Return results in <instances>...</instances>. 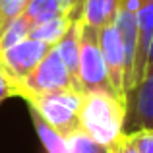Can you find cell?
Here are the masks:
<instances>
[{
	"instance_id": "cell-22",
	"label": "cell",
	"mask_w": 153,
	"mask_h": 153,
	"mask_svg": "<svg viewBox=\"0 0 153 153\" xmlns=\"http://www.w3.org/2000/svg\"><path fill=\"white\" fill-rule=\"evenodd\" d=\"M103 153H118V147H116V143L114 146H108V147H105Z\"/></svg>"
},
{
	"instance_id": "cell-20",
	"label": "cell",
	"mask_w": 153,
	"mask_h": 153,
	"mask_svg": "<svg viewBox=\"0 0 153 153\" xmlns=\"http://www.w3.org/2000/svg\"><path fill=\"white\" fill-rule=\"evenodd\" d=\"M116 147H118V153H138L134 147L130 146V143H128V140L124 138V134L120 136V140L116 142Z\"/></svg>"
},
{
	"instance_id": "cell-15",
	"label": "cell",
	"mask_w": 153,
	"mask_h": 153,
	"mask_svg": "<svg viewBox=\"0 0 153 153\" xmlns=\"http://www.w3.org/2000/svg\"><path fill=\"white\" fill-rule=\"evenodd\" d=\"M66 140H68V153H103L105 149L101 143H97L79 128L72 132Z\"/></svg>"
},
{
	"instance_id": "cell-7",
	"label": "cell",
	"mask_w": 153,
	"mask_h": 153,
	"mask_svg": "<svg viewBox=\"0 0 153 153\" xmlns=\"http://www.w3.org/2000/svg\"><path fill=\"white\" fill-rule=\"evenodd\" d=\"M146 128L153 130V70L126 95L124 134Z\"/></svg>"
},
{
	"instance_id": "cell-1",
	"label": "cell",
	"mask_w": 153,
	"mask_h": 153,
	"mask_svg": "<svg viewBox=\"0 0 153 153\" xmlns=\"http://www.w3.org/2000/svg\"><path fill=\"white\" fill-rule=\"evenodd\" d=\"M126 105L112 93H83L79 108V130L103 147L114 146L124 134Z\"/></svg>"
},
{
	"instance_id": "cell-21",
	"label": "cell",
	"mask_w": 153,
	"mask_h": 153,
	"mask_svg": "<svg viewBox=\"0 0 153 153\" xmlns=\"http://www.w3.org/2000/svg\"><path fill=\"white\" fill-rule=\"evenodd\" d=\"M151 70H153V37H151L149 52H147V62H146V74H149Z\"/></svg>"
},
{
	"instance_id": "cell-4",
	"label": "cell",
	"mask_w": 153,
	"mask_h": 153,
	"mask_svg": "<svg viewBox=\"0 0 153 153\" xmlns=\"http://www.w3.org/2000/svg\"><path fill=\"white\" fill-rule=\"evenodd\" d=\"M66 89L78 91V87H76L66 64L60 58L58 51L54 47H51V51L37 64V68L19 85H16L12 89V93H14V97L25 99L29 95H45V93H56V91H66Z\"/></svg>"
},
{
	"instance_id": "cell-11",
	"label": "cell",
	"mask_w": 153,
	"mask_h": 153,
	"mask_svg": "<svg viewBox=\"0 0 153 153\" xmlns=\"http://www.w3.org/2000/svg\"><path fill=\"white\" fill-rule=\"evenodd\" d=\"M116 10H118V0H85L82 6L79 22L95 29H101L114 22Z\"/></svg>"
},
{
	"instance_id": "cell-9",
	"label": "cell",
	"mask_w": 153,
	"mask_h": 153,
	"mask_svg": "<svg viewBox=\"0 0 153 153\" xmlns=\"http://www.w3.org/2000/svg\"><path fill=\"white\" fill-rule=\"evenodd\" d=\"M54 49L58 51L62 62L66 64L68 72H70L72 79H74L76 87L79 91L78 85V64H79V19H74L70 23V27L66 29V33L62 35L58 43L54 45Z\"/></svg>"
},
{
	"instance_id": "cell-6",
	"label": "cell",
	"mask_w": 153,
	"mask_h": 153,
	"mask_svg": "<svg viewBox=\"0 0 153 153\" xmlns=\"http://www.w3.org/2000/svg\"><path fill=\"white\" fill-rule=\"evenodd\" d=\"M99 47L107 66L108 82L114 91V95L126 105L128 95V62H126V51H124L122 39L116 31L114 23H108L99 29Z\"/></svg>"
},
{
	"instance_id": "cell-12",
	"label": "cell",
	"mask_w": 153,
	"mask_h": 153,
	"mask_svg": "<svg viewBox=\"0 0 153 153\" xmlns=\"http://www.w3.org/2000/svg\"><path fill=\"white\" fill-rule=\"evenodd\" d=\"M70 23H72V19L68 18V16H60V18L49 19V22L37 23V25L31 27L29 37L35 39V41L45 43V45H49V47H54L56 43L62 39V35L66 33Z\"/></svg>"
},
{
	"instance_id": "cell-3",
	"label": "cell",
	"mask_w": 153,
	"mask_h": 153,
	"mask_svg": "<svg viewBox=\"0 0 153 153\" xmlns=\"http://www.w3.org/2000/svg\"><path fill=\"white\" fill-rule=\"evenodd\" d=\"M78 85L82 93H112L108 82L107 66L99 47V29L79 22V64H78ZM116 97V95H114Z\"/></svg>"
},
{
	"instance_id": "cell-19",
	"label": "cell",
	"mask_w": 153,
	"mask_h": 153,
	"mask_svg": "<svg viewBox=\"0 0 153 153\" xmlns=\"http://www.w3.org/2000/svg\"><path fill=\"white\" fill-rule=\"evenodd\" d=\"M85 0H70L68 6H70V12H68V18L74 22V19H79V14H82V6Z\"/></svg>"
},
{
	"instance_id": "cell-16",
	"label": "cell",
	"mask_w": 153,
	"mask_h": 153,
	"mask_svg": "<svg viewBox=\"0 0 153 153\" xmlns=\"http://www.w3.org/2000/svg\"><path fill=\"white\" fill-rule=\"evenodd\" d=\"M23 8L25 0H0V35L16 18L22 16Z\"/></svg>"
},
{
	"instance_id": "cell-14",
	"label": "cell",
	"mask_w": 153,
	"mask_h": 153,
	"mask_svg": "<svg viewBox=\"0 0 153 153\" xmlns=\"http://www.w3.org/2000/svg\"><path fill=\"white\" fill-rule=\"evenodd\" d=\"M31 27H33V25H31L23 16L16 18L14 22L2 31V35H0V51H6V49H10V47H14L16 43L27 39V37H29Z\"/></svg>"
},
{
	"instance_id": "cell-18",
	"label": "cell",
	"mask_w": 153,
	"mask_h": 153,
	"mask_svg": "<svg viewBox=\"0 0 153 153\" xmlns=\"http://www.w3.org/2000/svg\"><path fill=\"white\" fill-rule=\"evenodd\" d=\"M8 97H14V95H12L10 82L6 79V76H4V72H2V68H0V105L6 101Z\"/></svg>"
},
{
	"instance_id": "cell-13",
	"label": "cell",
	"mask_w": 153,
	"mask_h": 153,
	"mask_svg": "<svg viewBox=\"0 0 153 153\" xmlns=\"http://www.w3.org/2000/svg\"><path fill=\"white\" fill-rule=\"evenodd\" d=\"M29 112H31V118H33L35 130H37V134H39V140H41V143L47 149V153H68L66 136H62L56 130H52L37 112H33V111H29Z\"/></svg>"
},
{
	"instance_id": "cell-17",
	"label": "cell",
	"mask_w": 153,
	"mask_h": 153,
	"mask_svg": "<svg viewBox=\"0 0 153 153\" xmlns=\"http://www.w3.org/2000/svg\"><path fill=\"white\" fill-rule=\"evenodd\" d=\"M124 138L138 153H153V130H149V128L124 134Z\"/></svg>"
},
{
	"instance_id": "cell-23",
	"label": "cell",
	"mask_w": 153,
	"mask_h": 153,
	"mask_svg": "<svg viewBox=\"0 0 153 153\" xmlns=\"http://www.w3.org/2000/svg\"><path fill=\"white\" fill-rule=\"evenodd\" d=\"M146 2H153V0H142V4H146Z\"/></svg>"
},
{
	"instance_id": "cell-5",
	"label": "cell",
	"mask_w": 153,
	"mask_h": 153,
	"mask_svg": "<svg viewBox=\"0 0 153 153\" xmlns=\"http://www.w3.org/2000/svg\"><path fill=\"white\" fill-rule=\"evenodd\" d=\"M49 51H51L49 45L35 41L31 37L16 43L14 47H10L6 51H0V68H2L6 79L10 82L12 89L16 85H19L37 68V64L45 58V54Z\"/></svg>"
},
{
	"instance_id": "cell-24",
	"label": "cell",
	"mask_w": 153,
	"mask_h": 153,
	"mask_svg": "<svg viewBox=\"0 0 153 153\" xmlns=\"http://www.w3.org/2000/svg\"><path fill=\"white\" fill-rule=\"evenodd\" d=\"M64 2H70V0H64ZM68 12H70V10H68Z\"/></svg>"
},
{
	"instance_id": "cell-10",
	"label": "cell",
	"mask_w": 153,
	"mask_h": 153,
	"mask_svg": "<svg viewBox=\"0 0 153 153\" xmlns=\"http://www.w3.org/2000/svg\"><path fill=\"white\" fill-rule=\"evenodd\" d=\"M68 10L70 6L64 0H25L22 16L31 25H37V23L60 18V16H68Z\"/></svg>"
},
{
	"instance_id": "cell-8",
	"label": "cell",
	"mask_w": 153,
	"mask_h": 153,
	"mask_svg": "<svg viewBox=\"0 0 153 153\" xmlns=\"http://www.w3.org/2000/svg\"><path fill=\"white\" fill-rule=\"evenodd\" d=\"M153 37V2L142 4L138 12V39H136V54H134V89L146 76V62H147V52H149ZM130 89V91H132Z\"/></svg>"
},
{
	"instance_id": "cell-2",
	"label": "cell",
	"mask_w": 153,
	"mask_h": 153,
	"mask_svg": "<svg viewBox=\"0 0 153 153\" xmlns=\"http://www.w3.org/2000/svg\"><path fill=\"white\" fill-rule=\"evenodd\" d=\"M25 101L29 111L37 112L52 130L66 138L79 128V108L83 101L82 91L66 89L45 95H29Z\"/></svg>"
}]
</instances>
